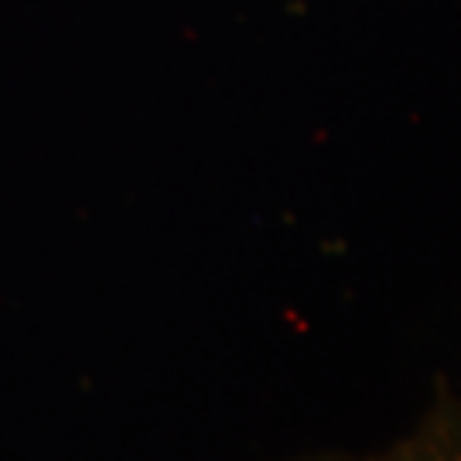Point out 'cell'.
Returning a JSON list of instances; mask_svg holds the SVG:
<instances>
[{
  "mask_svg": "<svg viewBox=\"0 0 461 461\" xmlns=\"http://www.w3.org/2000/svg\"><path fill=\"white\" fill-rule=\"evenodd\" d=\"M294 461H461V390L458 383L438 373L430 379L428 403L413 424L390 445L376 451H314Z\"/></svg>",
  "mask_w": 461,
  "mask_h": 461,
  "instance_id": "1",
  "label": "cell"
}]
</instances>
